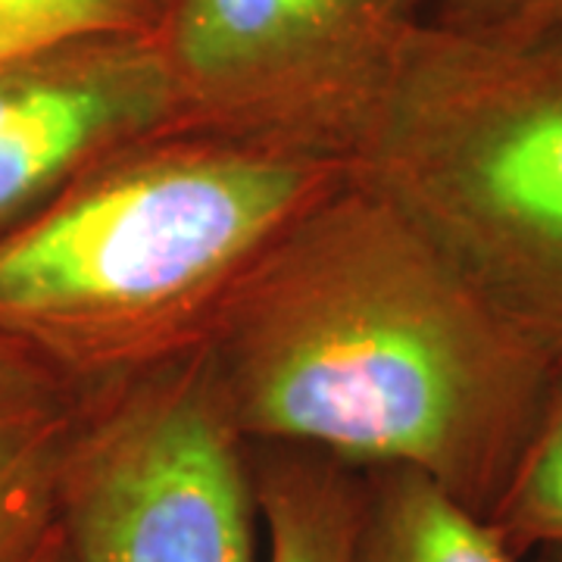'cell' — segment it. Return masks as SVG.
<instances>
[{"label":"cell","mask_w":562,"mask_h":562,"mask_svg":"<svg viewBox=\"0 0 562 562\" xmlns=\"http://www.w3.org/2000/svg\"><path fill=\"white\" fill-rule=\"evenodd\" d=\"M201 353L244 443L406 465L484 522L560 372L353 176L254 262Z\"/></svg>","instance_id":"cell-1"},{"label":"cell","mask_w":562,"mask_h":562,"mask_svg":"<svg viewBox=\"0 0 562 562\" xmlns=\"http://www.w3.org/2000/svg\"><path fill=\"white\" fill-rule=\"evenodd\" d=\"M341 160L194 128L144 138L0 238V335L81 394L198 350Z\"/></svg>","instance_id":"cell-2"},{"label":"cell","mask_w":562,"mask_h":562,"mask_svg":"<svg viewBox=\"0 0 562 562\" xmlns=\"http://www.w3.org/2000/svg\"><path fill=\"white\" fill-rule=\"evenodd\" d=\"M347 176L562 362V29L460 35L422 22Z\"/></svg>","instance_id":"cell-3"},{"label":"cell","mask_w":562,"mask_h":562,"mask_svg":"<svg viewBox=\"0 0 562 562\" xmlns=\"http://www.w3.org/2000/svg\"><path fill=\"white\" fill-rule=\"evenodd\" d=\"M57 525L69 562H260L247 443L201 347L85 394Z\"/></svg>","instance_id":"cell-4"},{"label":"cell","mask_w":562,"mask_h":562,"mask_svg":"<svg viewBox=\"0 0 562 562\" xmlns=\"http://www.w3.org/2000/svg\"><path fill=\"white\" fill-rule=\"evenodd\" d=\"M428 0H172L157 41L179 128L341 160Z\"/></svg>","instance_id":"cell-5"},{"label":"cell","mask_w":562,"mask_h":562,"mask_svg":"<svg viewBox=\"0 0 562 562\" xmlns=\"http://www.w3.org/2000/svg\"><path fill=\"white\" fill-rule=\"evenodd\" d=\"M179 128L157 35L91 32L0 57V238L125 147Z\"/></svg>","instance_id":"cell-6"},{"label":"cell","mask_w":562,"mask_h":562,"mask_svg":"<svg viewBox=\"0 0 562 562\" xmlns=\"http://www.w3.org/2000/svg\"><path fill=\"white\" fill-rule=\"evenodd\" d=\"M85 394L0 335V562H29L57 528Z\"/></svg>","instance_id":"cell-7"},{"label":"cell","mask_w":562,"mask_h":562,"mask_svg":"<svg viewBox=\"0 0 562 562\" xmlns=\"http://www.w3.org/2000/svg\"><path fill=\"white\" fill-rule=\"evenodd\" d=\"M247 460L260 516V562H350L362 469L284 443H247Z\"/></svg>","instance_id":"cell-8"},{"label":"cell","mask_w":562,"mask_h":562,"mask_svg":"<svg viewBox=\"0 0 562 562\" xmlns=\"http://www.w3.org/2000/svg\"><path fill=\"white\" fill-rule=\"evenodd\" d=\"M350 562H525L494 525L406 465L362 469L360 528Z\"/></svg>","instance_id":"cell-9"},{"label":"cell","mask_w":562,"mask_h":562,"mask_svg":"<svg viewBox=\"0 0 562 562\" xmlns=\"http://www.w3.org/2000/svg\"><path fill=\"white\" fill-rule=\"evenodd\" d=\"M487 522L519 560L562 547V362L541 425Z\"/></svg>","instance_id":"cell-10"},{"label":"cell","mask_w":562,"mask_h":562,"mask_svg":"<svg viewBox=\"0 0 562 562\" xmlns=\"http://www.w3.org/2000/svg\"><path fill=\"white\" fill-rule=\"evenodd\" d=\"M172 0H0V57L91 32L157 35Z\"/></svg>","instance_id":"cell-11"},{"label":"cell","mask_w":562,"mask_h":562,"mask_svg":"<svg viewBox=\"0 0 562 562\" xmlns=\"http://www.w3.org/2000/svg\"><path fill=\"white\" fill-rule=\"evenodd\" d=\"M428 22L460 35H535L562 29V0H428Z\"/></svg>","instance_id":"cell-12"},{"label":"cell","mask_w":562,"mask_h":562,"mask_svg":"<svg viewBox=\"0 0 562 562\" xmlns=\"http://www.w3.org/2000/svg\"><path fill=\"white\" fill-rule=\"evenodd\" d=\"M29 562H69L66 560V543H63V535H60V525L44 538L38 550L29 557Z\"/></svg>","instance_id":"cell-13"},{"label":"cell","mask_w":562,"mask_h":562,"mask_svg":"<svg viewBox=\"0 0 562 562\" xmlns=\"http://www.w3.org/2000/svg\"><path fill=\"white\" fill-rule=\"evenodd\" d=\"M531 562H562V547H547V550H535Z\"/></svg>","instance_id":"cell-14"}]
</instances>
